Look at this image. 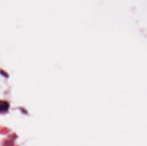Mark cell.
I'll return each instance as SVG.
<instances>
[{
	"label": "cell",
	"mask_w": 147,
	"mask_h": 146,
	"mask_svg": "<svg viewBox=\"0 0 147 146\" xmlns=\"http://www.w3.org/2000/svg\"><path fill=\"white\" fill-rule=\"evenodd\" d=\"M8 108V104L6 102L0 101V111H4Z\"/></svg>",
	"instance_id": "1"
}]
</instances>
